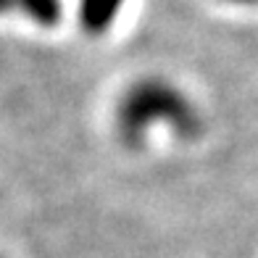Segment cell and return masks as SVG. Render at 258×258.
Segmentation results:
<instances>
[{"mask_svg":"<svg viewBox=\"0 0 258 258\" xmlns=\"http://www.w3.org/2000/svg\"><path fill=\"white\" fill-rule=\"evenodd\" d=\"M8 6H16L37 27H55L63 14L61 0H8Z\"/></svg>","mask_w":258,"mask_h":258,"instance_id":"cell-3","label":"cell"},{"mask_svg":"<svg viewBox=\"0 0 258 258\" xmlns=\"http://www.w3.org/2000/svg\"><path fill=\"white\" fill-rule=\"evenodd\" d=\"M126 0H79L77 16L87 34H103L113 27Z\"/></svg>","mask_w":258,"mask_h":258,"instance_id":"cell-2","label":"cell"},{"mask_svg":"<svg viewBox=\"0 0 258 258\" xmlns=\"http://www.w3.org/2000/svg\"><path fill=\"white\" fill-rule=\"evenodd\" d=\"M229 6H258V0H224Z\"/></svg>","mask_w":258,"mask_h":258,"instance_id":"cell-4","label":"cell"},{"mask_svg":"<svg viewBox=\"0 0 258 258\" xmlns=\"http://www.w3.org/2000/svg\"><path fill=\"white\" fill-rule=\"evenodd\" d=\"M158 126H166L179 140H192L203 119L182 87L163 77H143L124 90L116 105V135L126 148L137 150Z\"/></svg>","mask_w":258,"mask_h":258,"instance_id":"cell-1","label":"cell"}]
</instances>
